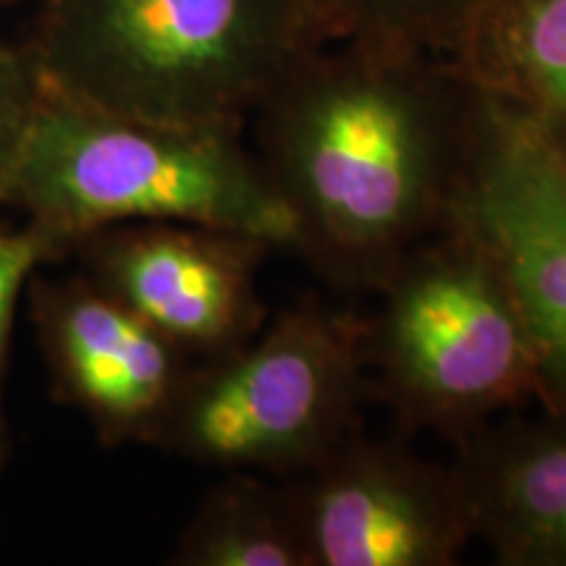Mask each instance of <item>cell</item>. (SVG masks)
<instances>
[{"mask_svg": "<svg viewBox=\"0 0 566 566\" xmlns=\"http://www.w3.org/2000/svg\"><path fill=\"white\" fill-rule=\"evenodd\" d=\"M11 202L55 252L126 223H197L294 244L292 218L242 134L179 129L42 87Z\"/></svg>", "mask_w": 566, "mask_h": 566, "instance_id": "cell-3", "label": "cell"}, {"mask_svg": "<svg viewBox=\"0 0 566 566\" xmlns=\"http://www.w3.org/2000/svg\"><path fill=\"white\" fill-rule=\"evenodd\" d=\"M90 279L192 357L210 359L268 321L260 268L273 247L197 223H126L82 239Z\"/></svg>", "mask_w": 566, "mask_h": 566, "instance_id": "cell-8", "label": "cell"}, {"mask_svg": "<svg viewBox=\"0 0 566 566\" xmlns=\"http://www.w3.org/2000/svg\"><path fill=\"white\" fill-rule=\"evenodd\" d=\"M363 321L370 391L401 424L462 438L537 401V357L512 289L470 231L446 223L380 283Z\"/></svg>", "mask_w": 566, "mask_h": 566, "instance_id": "cell-4", "label": "cell"}, {"mask_svg": "<svg viewBox=\"0 0 566 566\" xmlns=\"http://www.w3.org/2000/svg\"><path fill=\"white\" fill-rule=\"evenodd\" d=\"M176 566H310L289 480L226 472L181 530Z\"/></svg>", "mask_w": 566, "mask_h": 566, "instance_id": "cell-12", "label": "cell"}, {"mask_svg": "<svg viewBox=\"0 0 566 566\" xmlns=\"http://www.w3.org/2000/svg\"><path fill=\"white\" fill-rule=\"evenodd\" d=\"M454 59L566 158V0H488Z\"/></svg>", "mask_w": 566, "mask_h": 566, "instance_id": "cell-11", "label": "cell"}, {"mask_svg": "<svg viewBox=\"0 0 566 566\" xmlns=\"http://www.w3.org/2000/svg\"><path fill=\"white\" fill-rule=\"evenodd\" d=\"M40 97L42 82L38 66L0 45V205L11 202L13 179Z\"/></svg>", "mask_w": 566, "mask_h": 566, "instance_id": "cell-14", "label": "cell"}, {"mask_svg": "<svg viewBox=\"0 0 566 566\" xmlns=\"http://www.w3.org/2000/svg\"><path fill=\"white\" fill-rule=\"evenodd\" d=\"M446 223L470 231L501 268L535 346L537 405L566 415V158L485 90Z\"/></svg>", "mask_w": 566, "mask_h": 566, "instance_id": "cell-6", "label": "cell"}, {"mask_svg": "<svg viewBox=\"0 0 566 566\" xmlns=\"http://www.w3.org/2000/svg\"><path fill=\"white\" fill-rule=\"evenodd\" d=\"M331 38H363L454 55L488 0H317Z\"/></svg>", "mask_w": 566, "mask_h": 566, "instance_id": "cell-13", "label": "cell"}, {"mask_svg": "<svg viewBox=\"0 0 566 566\" xmlns=\"http://www.w3.org/2000/svg\"><path fill=\"white\" fill-rule=\"evenodd\" d=\"M457 446L475 541L495 564L566 566V415L493 420Z\"/></svg>", "mask_w": 566, "mask_h": 566, "instance_id": "cell-10", "label": "cell"}, {"mask_svg": "<svg viewBox=\"0 0 566 566\" xmlns=\"http://www.w3.org/2000/svg\"><path fill=\"white\" fill-rule=\"evenodd\" d=\"M367 394L363 321L302 300L192 367L153 443L221 472L294 480L363 430Z\"/></svg>", "mask_w": 566, "mask_h": 566, "instance_id": "cell-5", "label": "cell"}, {"mask_svg": "<svg viewBox=\"0 0 566 566\" xmlns=\"http://www.w3.org/2000/svg\"><path fill=\"white\" fill-rule=\"evenodd\" d=\"M59 254L34 226L24 231H0V449H3V380L9 365L13 315L34 265Z\"/></svg>", "mask_w": 566, "mask_h": 566, "instance_id": "cell-15", "label": "cell"}, {"mask_svg": "<svg viewBox=\"0 0 566 566\" xmlns=\"http://www.w3.org/2000/svg\"><path fill=\"white\" fill-rule=\"evenodd\" d=\"M483 87L454 55L328 38L250 124L292 252L344 292H378L449 221L475 145Z\"/></svg>", "mask_w": 566, "mask_h": 566, "instance_id": "cell-1", "label": "cell"}, {"mask_svg": "<svg viewBox=\"0 0 566 566\" xmlns=\"http://www.w3.org/2000/svg\"><path fill=\"white\" fill-rule=\"evenodd\" d=\"M328 38L317 0H51L34 66L90 108L242 134Z\"/></svg>", "mask_w": 566, "mask_h": 566, "instance_id": "cell-2", "label": "cell"}, {"mask_svg": "<svg viewBox=\"0 0 566 566\" xmlns=\"http://www.w3.org/2000/svg\"><path fill=\"white\" fill-rule=\"evenodd\" d=\"M38 323L63 399L103 441L153 443L192 370L189 354L92 279L38 294Z\"/></svg>", "mask_w": 566, "mask_h": 566, "instance_id": "cell-9", "label": "cell"}, {"mask_svg": "<svg viewBox=\"0 0 566 566\" xmlns=\"http://www.w3.org/2000/svg\"><path fill=\"white\" fill-rule=\"evenodd\" d=\"M289 485L310 566H454L475 541L454 467L363 430Z\"/></svg>", "mask_w": 566, "mask_h": 566, "instance_id": "cell-7", "label": "cell"}]
</instances>
